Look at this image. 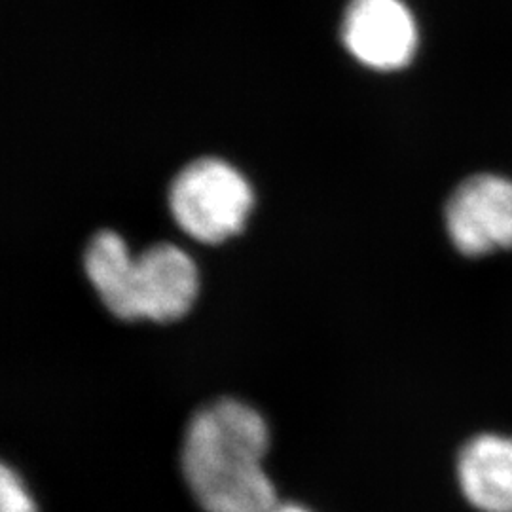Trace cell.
Here are the masks:
<instances>
[{
    "label": "cell",
    "instance_id": "cell-5",
    "mask_svg": "<svg viewBox=\"0 0 512 512\" xmlns=\"http://www.w3.org/2000/svg\"><path fill=\"white\" fill-rule=\"evenodd\" d=\"M349 54L376 71H399L412 63L420 33L403 0H351L342 25Z\"/></svg>",
    "mask_w": 512,
    "mask_h": 512
},
{
    "label": "cell",
    "instance_id": "cell-6",
    "mask_svg": "<svg viewBox=\"0 0 512 512\" xmlns=\"http://www.w3.org/2000/svg\"><path fill=\"white\" fill-rule=\"evenodd\" d=\"M458 482L480 512H512V437L482 433L458 456Z\"/></svg>",
    "mask_w": 512,
    "mask_h": 512
},
{
    "label": "cell",
    "instance_id": "cell-4",
    "mask_svg": "<svg viewBox=\"0 0 512 512\" xmlns=\"http://www.w3.org/2000/svg\"><path fill=\"white\" fill-rule=\"evenodd\" d=\"M446 232L461 255L486 256L512 249V181L478 173L452 192L444 209Z\"/></svg>",
    "mask_w": 512,
    "mask_h": 512
},
{
    "label": "cell",
    "instance_id": "cell-7",
    "mask_svg": "<svg viewBox=\"0 0 512 512\" xmlns=\"http://www.w3.org/2000/svg\"><path fill=\"white\" fill-rule=\"evenodd\" d=\"M0 512H37L23 480L8 465H2L0 471Z\"/></svg>",
    "mask_w": 512,
    "mask_h": 512
},
{
    "label": "cell",
    "instance_id": "cell-2",
    "mask_svg": "<svg viewBox=\"0 0 512 512\" xmlns=\"http://www.w3.org/2000/svg\"><path fill=\"white\" fill-rule=\"evenodd\" d=\"M84 270L107 310L124 321L181 319L198 296V268L173 243L150 245L131 255L116 232H97L84 253Z\"/></svg>",
    "mask_w": 512,
    "mask_h": 512
},
{
    "label": "cell",
    "instance_id": "cell-1",
    "mask_svg": "<svg viewBox=\"0 0 512 512\" xmlns=\"http://www.w3.org/2000/svg\"><path fill=\"white\" fill-rule=\"evenodd\" d=\"M270 431L253 406L220 399L188 421L184 480L205 512H264L277 503L262 461Z\"/></svg>",
    "mask_w": 512,
    "mask_h": 512
},
{
    "label": "cell",
    "instance_id": "cell-8",
    "mask_svg": "<svg viewBox=\"0 0 512 512\" xmlns=\"http://www.w3.org/2000/svg\"><path fill=\"white\" fill-rule=\"evenodd\" d=\"M264 512H311L310 509L302 507V505H296V503H275L270 509H266Z\"/></svg>",
    "mask_w": 512,
    "mask_h": 512
},
{
    "label": "cell",
    "instance_id": "cell-3",
    "mask_svg": "<svg viewBox=\"0 0 512 512\" xmlns=\"http://www.w3.org/2000/svg\"><path fill=\"white\" fill-rule=\"evenodd\" d=\"M253 203L249 181L220 158L190 162L169 186V211L177 226L207 245L239 234Z\"/></svg>",
    "mask_w": 512,
    "mask_h": 512
}]
</instances>
